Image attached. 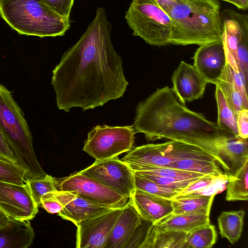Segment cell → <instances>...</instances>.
Returning a JSON list of instances; mask_svg holds the SVG:
<instances>
[{
  "mask_svg": "<svg viewBox=\"0 0 248 248\" xmlns=\"http://www.w3.org/2000/svg\"><path fill=\"white\" fill-rule=\"evenodd\" d=\"M111 29L106 10L98 7L85 32L53 70L51 84L59 109L85 111L123 96L128 82L111 42Z\"/></svg>",
  "mask_w": 248,
  "mask_h": 248,
  "instance_id": "cell-1",
  "label": "cell"
},
{
  "mask_svg": "<svg viewBox=\"0 0 248 248\" xmlns=\"http://www.w3.org/2000/svg\"><path fill=\"white\" fill-rule=\"evenodd\" d=\"M132 126L136 134H144L149 140L166 139L198 146L211 154L220 166L216 144L233 136L187 108L168 86L157 89L138 104Z\"/></svg>",
  "mask_w": 248,
  "mask_h": 248,
  "instance_id": "cell-2",
  "label": "cell"
},
{
  "mask_svg": "<svg viewBox=\"0 0 248 248\" xmlns=\"http://www.w3.org/2000/svg\"><path fill=\"white\" fill-rule=\"evenodd\" d=\"M170 17V45L199 46L222 41L223 25L218 0H155Z\"/></svg>",
  "mask_w": 248,
  "mask_h": 248,
  "instance_id": "cell-3",
  "label": "cell"
},
{
  "mask_svg": "<svg viewBox=\"0 0 248 248\" xmlns=\"http://www.w3.org/2000/svg\"><path fill=\"white\" fill-rule=\"evenodd\" d=\"M0 130L18 165L26 170L27 179L42 178L46 175L36 156L32 135L24 113L11 92L1 84Z\"/></svg>",
  "mask_w": 248,
  "mask_h": 248,
  "instance_id": "cell-4",
  "label": "cell"
},
{
  "mask_svg": "<svg viewBox=\"0 0 248 248\" xmlns=\"http://www.w3.org/2000/svg\"><path fill=\"white\" fill-rule=\"evenodd\" d=\"M0 15L21 34L62 36L70 27L69 18L57 14L43 0H0Z\"/></svg>",
  "mask_w": 248,
  "mask_h": 248,
  "instance_id": "cell-5",
  "label": "cell"
},
{
  "mask_svg": "<svg viewBox=\"0 0 248 248\" xmlns=\"http://www.w3.org/2000/svg\"><path fill=\"white\" fill-rule=\"evenodd\" d=\"M125 18L133 35L147 44L157 46L170 45L171 21L155 0H132Z\"/></svg>",
  "mask_w": 248,
  "mask_h": 248,
  "instance_id": "cell-6",
  "label": "cell"
},
{
  "mask_svg": "<svg viewBox=\"0 0 248 248\" xmlns=\"http://www.w3.org/2000/svg\"><path fill=\"white\" fill-rule=\"evenodd\" d=\"M187 158L216 159L211 154L198 146L172 140L134 147L131 153L132 163L139 167H170L175 162Z\"/></svg>",
  "mask_w": 248,
  "mask_h": 248,
  "instance_id": "cell-7",
  "label": "cell"
},
{
  "mask_svg": "<svg viewBox=\"0 0 248 248\" xmlns=\"http://www.w3.org/2000/svg\"><path fill=\"white\" fill-rule=\"evenodd\" d=\"M135 134L132 125H97L88 133L83 150L96 160L115 157L133 148Z\"/></svg>",
  "mask_w": 248,
  "mask_h": 248,
  "instance_id": "cell-8",
  "label": "cell"
},
{
  "mask_svg": "<svg viewBox=\"0 0 248 248\" xmlns=\"http://www.w3.org/2000/svg\"><path fill=\"white\" fill-rule=\"evenodd\" d=\"M55 180L57 190L74 191L90 201L111 208H123L129 199L80 171L64 178H55Z\"/></svg>",
  "mask_w": 248,
  "mask_h": 248,
  "instance_id": "cell-9",
  "label": "cell"
},
{
  "mask_svg": "<svg viewBox=\"0 0 248 248\" xmlns=\"http://www.w3.org/2000/svg\"><path fill=\"white\" fill-rule=\"evenodd\" d=\"M80 172L129 198L135 190L133 171L118 156L95 160Z\"/></svg>",
  "mask_w": 248,
  "mask_h": 248,
  "instance_id": "cell-10",
  "label": "cell"
},
{
  "mask_svg": "<svg viewBox=\"0 0 248 248\" xmlns=\"http://www.w3.org/2000/svg\"><path fill=\"white\" fill-rule=\"evenodd\" d=\"M123 208L111 209L78 223L76 248H105Z\"/></svg>",
  "mask_w": 248,
  "mask_h": 248,
  "instance_id": "cell-11",
  "label": "cell"
},
{
  "mask_svg": "<svg viewBox=\"0 0 248 248\" xmlns=\"http://www.w3.org/2000/svg\"><path fill=\"white\" fill-rule=\"evenodd\" d=\"M26 184L0 181V209L10 218L32 220L38 212Z\"/></svg>",
  "mask_w": 248,
  "mask_h": 248,
  "instance_id": "cell-12",
  "label": "cell"
},
{
  "mask_svg": "<svg viewBox=\"0 0 248 248\" xmlns=\"http://www.w3.org/2000/svg\"><path fill=\"white\" fill-rule=\"evenodd\" d=\"M193 59V66L207 83L215 84L227 64L222 40L200 46Z\"/></svg>",
  "mask_w": 248,
  "mask_h": 248,
  "instance_id": "cell-13",
  "label": "cell"
},
{
  "mask_svg": "<svg viewBox=\"0 0 248 248\" xmlns=\"http://www.w3.org/2000/svg\"><path fill=\"white\" fill-rule=\"evenodd\" d=\"M171 81V89L183 104L202 97L208 83L193 65L183 61L174 71Z\"/></svg>",
  "mask_w": 248,
  "mask_h": 248,
  "instance_id": "cell-14",
  "label": "cell"
},
{
  "mask_svg": "<svg viewBox=\"0 0 248 248\" xmlns=\"http://www.w3.org/2000/svg\"><path fill=\"white\" fill-rule=\"evenodd\" d=\"M53 193L63 206L58 215L76 226L83 220L113 209L90 201L74 191L57 190Z\"/></svg>",
  "mask_w": 248,
  "mask_h": 248,
  "instance_id": "cell-15",
  "label": "cell"
},
{
  "mask_svg": "<svg viewBox=\"0 0 248 248\" xmlns=\"http://www.w3.org/2000/svg\"><path fill=\"white\" fill-rule=\"evenodd\" d=\"M216 148L221 167L229 176L235 175L248 161V139L228 136L218 141Z\"/></svg>",
  "mask_w": 248,
  "mask_h": 248,
  "instance_id": "cell-16",
  "label": "cell"
},
{
  "mask_svg": "<svg viewBox=\"0 0 248 248\" xmlns=\"http://www.w3.org/2000/svg\"><path fill=\"white\" fill-rule=\"evenodd\" d=\"M142 220L155 224L172 215L170 199L135 189L129 198Z\"/></svg>",
  "mask_w": 248,
  "mask_h": 248,
  "instance_id": "cell-17",
  "label": "cell"
},
{
  "mask_svg": "<svg viewBox=\"0 0 248 248\" xmlns=\"http://www.w3.org/2000/svg\"><path fill=\"white\" fill-rule=\"evenodd\" d=\"M141 222V217L129 198L111 232L105 248H125Z\"/></svg>",
  "mask_w": 248,
  "mask_h": 248,
  "instance_id": "cell-18",
  "label": "cell"
},
{
  "mask_svg": "<svg viewBox=\"0 0 248 248\" xmlns=\"http://www.w3.org/2000/svg\"><path fill=\"white\" fill-rule=\"evenodd\" d=\"M34 236L30 220L10 219L0 229V248H28Z\"/></svg>",
  "mask_w": 248,
  "mask_h": 248,
  "instance_id": "cell-19",
  "label": "cell"
},
{
  "mask_svg": "<svg viewBox=\"0 0 248 248\" xmlns=\"http://www.w3.org/2000/svg\"><path fill=\"white\" fill-rule=\"evenodd\" d=\"M209 210H202L178 215H171L155 224L153 226L157 231H176L188 233L210 223Z\"/></svg>",
  "mask_w": 248,
  "mask_h": 248,
  "instance_id": "cell-20",
  "label": "cell"
},
{
  "mask_svg": "<svg viewBox=\"0 0 248 248\" xmlns=\"http://www.w3.org/2000/svg\"><path fill=\"white\" fill-rule=\"evenodd\" d=\"M187 234L182 231H157L152 224L143 248H187Z\"/></svg>",
  "mask_w": 248,
  "mask_h": 248,
  "instance_id": "cell-21",
  "label": "cell"
},
{
  "mask_svg": "<svg viewBox=\"0 0 248 248\" xmlns=\"http://www.w3.org/2000/svg\"><path fill=\"white\" fill-rule=\"evenodd\" d=\"M245 212L243 210L224 211L218 217V226L222 238L227 239L232 244L241 236Z\"/></svg>",
  "mask_w": 248,
  "mask_h": 248,
  "instance_id": "cell-22",
  "label": "cell"
},
{
  "mask_svg": "<svg viewBox=\"0 0 248 248\" xmlns=\"http://www.w3.org/2000/svg\"><path fill=\"white\" fill-rule=\"evenodd\" d=\"M216 84L220 87L228 104L237 115L242 109H248V107L246 105L234 83L227 63L222 74L215 85Z\"/></svg>",
  "mask_w": 248,
  "mask_h": 248,
  "instance_id": "cell-23",
  "label": "cell"
},
{
  "mask_svg": "<svg viewBox=\"0 0 248 248\" xmlns=\"http://www.w3.org/2000/svg\"><path fill=\"white\" fill-rule=\"evenodd\" d=\"M215 98L217 108V124L220 129L235 137L238 136L237 115L228 104L220 87L216 84Z\"/></svg>",
  "mask_w": 248,
  "mask_h": 248,
  "instance_id": "cell-24",
  "label": "cell"
},
{
  "mask_svg": "<svg viewBox=\"0 0 248 248\" xmlns=\"http://www.w3.org/2000/svg\"><path fill=\"white\" fill-rule=\"evenodd\" d=\"M220 165L213 158H187L180 159L170 167L200 173L205 175H217L222 173Z\"/></svg>",
  "mask_w": 248,
  "mask_h": 248,
  "instance_id": "cell-25",
  "label": "cell"
},
{
  "mask_svg": "<svg viewBox=\"0 0 248 248\" xmlns=\"http://www.w3.org/2000/svg\"><path fill=\"white\" fill-rule=\"evenodd\" d=\"M248 161L235 175L229 176L226 200L229 202L247 201L248 199Z\"/></svg>",
  "mask_w": 248,
  "mask_h": 248,
  "instance_id": "cell-26",
  "label": "cell"
},
{
  "mask_svg": "<svg viewBox=\"0 0 248 248\" xmlns=\"http://www.w3.org/2000/svg\"><path fill=\"white\" fill-rule=\"evenodd\" d=\"M215 196H194L171 200L173 209L172 215L202 210L210 211Z\"/></svg>",
  "mask_w": 248,
  "mask_h": 248,
  "instance_id": "cell-27",
  "label": "cell"
},
{
  "mask_svg": "<svg viewBox=\"0 0 248 248\" xmlns=\"http://www.w3.org/2000/svg\"><path fill=\"white\" fill-rule=\"evenodd\" d=\"M217 239L215 226L209 223L187 233V248H211Z\"/></svg>",
  "mask_w": 248,
  "mask_h": 248,
  "instance_id": "cell-28",
  "label": "cell"
},
{
  "mask_svg": "<svg viewBox=\"0 0 248 248\" xmlns=\"http://www.w3.org/2000/svg\"><path fill=\"white\" fill-rule=\"evenodd\" d=\"M131 169L133 171H144L181 181L197 180L206 175L205 174L195 172L158 166H144L134 168Z\"/></svg>",
  "mask_w": 248,
  "mask_h": 248,
  "instance_id": "cell-29",
  "label": "cell"
},
{
  "mask_svg": "<svg viewBox=\"0 0 248 248\" xmlns=\"http://www.w3.org/2000/svg\"><path fill=\"white\" fill-rule=\"evenodd\" d=\"M31 195L38 206L42 197L45 194L57 190L55 178L46 174L42 178L27 179L26 182Z\"/></svg>",
  "mask_w": 248,
  "mask_h": 248,
  "instance_id": "cell-30",
  "label": "cell"
},
{
  "mask_svg": "<svg viewBox=\"0 0 248 248\" xmlns=\"http://www.w3.org/2000/svg\"><path fill=\"white\" fill-rule=\"evenodd\" d=\"M27 179L26 171L22 167L0 156V181L24 185Z\"/></svg>",
  "mask_w": 248,
  "mask_h": 248,
  "instance_id": "cell-31",
  "label": "cell"
},
{
  "mask_svg": "<svg viewBox=\"0 0 248 248\" xmlns=\"http://www.w3.org/2000/svg\"><path fill=\"white\" fill-rule=\"evenodd\" d=\"M135 189L147 193L163 198L171 199L178 194V192L160 185L144 176L134 172Z\"/></svg>",
  "mask_w": 248,
  "mask_h": 248,
  "instance_id": "cell-32",
  "label": "cell"
},
{
  "mask_svg": "<svg viewBox=\"0 0 248 248\" xmlns=\"http://www.w3.org/2000/svg\"><path fill=\"white\" fill-rule=\"evenodd\" d=\"M229 176L224 172L214 177L212 181L203 188L185 195L174 196L170 200L194 196H215L226 189Z\"/></svg>",
  "mask_w": 248,
  "mask_h": 248,
  "instance_id": "cell-33",
  "label": "cell"
},
{
  "mask_svg": "<svg viewBox=\"0 0 248 248\" xmlns=\"http://www.w3.org/2000/svg\"><path fill=\"white\" fill-rule=\"evenodd\" d=\"M133 172L149 179L160 185L170 188L177 192L178 193L185 189L189 184L196 180H192L181 181L144 171H138Z\"/></svg>",
  "mask_w": 248,
  "mask_h": 248,
  "instance_id": "cell-34",
  "label": "cell"
},
{
  "mask_svg": "<svg viewBox=\"0 0 248 248\" xmlns=\"http://www.w3.org/2000/svg\"><path fill=\"white\" fill-rule=\"evenodd\" d=\"M237 59L239 67L247 80L248 79V34L245 35L239 43Z\"/></svg>",
  "mask_w": 248,
  "mask_h": 248,
  "instance_id": "cell-35",
  "label": "cell"
},
{
  "mask_svg": "<svg viewBox=\"0 0 248 248\" xmlns=\"http://www.w3.org/2000/svg\"><path fill=\"white\" fill-rule=\"evenodd\" d=\"M51 9L62 16L69 18L74 0H43Z\"/></svg>",
  "mask_w": 248,
  "mask_h": 248,
  "instance_id": "cell-36",
  "label": "cell"
},
{
  "mask_svg": "<svg viewBox=\"0 0 248 248\" xmlns=\"http://www.w3.org/2000/svg\"><path fill=\"white\" fill-rule=\"evenodd\" d=\"M40 205L50 214H58L63 208L62 204L55 196L53 192L48 193L42 197Z\"/></svg>",
  "mask_w": 248,
  "mask_h": 248,
  "instance_id": "cell-37",
  "label": "cell"
},
{
  "mask_svg": "<svg viewBox=\"0 0 248 248\" xmlns=\"http://www.w3.org/2000/svg\"><path fill=\"white\" fill-rule=\"evenodd\" d=\"M215 176L216 175L212 174L206 175L199 178L189 184L185 189L179 192L175 196L185 195L203 188L212 181Z\"/></svg>",
  "mask_w": 248,
  "mask_h": 248,
  "instance_id": "cell-38",
  "label": "cell"
},
{
  "mask_svg": "<svg viewBox=\"0 0 248 248\" xmlns=\"http://www.w3.org/2000/svg\"><path fill=\"white\" fill-rule=\"evenodd\" d=\"M237 125L238 136L244 139L248 138V109L240 110L237 114Z\"/></svg>",
  "mask_w": 248,
  "mask_h": 248,
  "instance_id": "cell-39",
  "label": "cell"
},
{
  "mask_svg": "<svg viewBox=\"0 0 248 248\" xmlns=\"http://www.w3.org/2000/svg\"><path fill=\"white\" fill-rule=\"evenodd\" d=\"M0 156L17 164L16 157L0 130Z\"/></svg>",
  "mask_w": 248,
  "mask_h": 248,
  "instance_id": "cell-40",
  "label": "cell"
},
{
  "mask_svg": "<svg viewBox=\"0 0 248 248\" xmlns=\"http://www.w3.org/2000/svg\"><path fill=\"white\" fill-rule=\"evenodd\" d=\"M227 2L234 5L239 9L246 10L247 9L239 0H220Z\"/></svg>",
  "mask_w": 248,
  "mask_h": 248,
  "instance_id": "cell-41",
  "label": "cell"
},
{
  "mask_svg": "<svg viewBox=\"0 0 248 248\" xmlns=\"http://www.w3.org/2000/svg\"><path fill=\"white\" fill-rule=\"evenodd\" d=\"M10 218L0 209V229L5 226Z\"/></svg>",
  "mask_w": 248,
  "mask_h": 248,
  "instance_id": "cell-42",
  "label": "cell"
},
{
  "mask_svg": "<svg viewBox=\"0 0 248 248\" xmlns=\"http://www.w3.org/2000/svg\"><path fill=\"white\" fill-rule=\"evenodd\" d=\"M242 4L244 6L246 9L248 7V0H239Z\"/></svg>",
  "mask_w": 248,
  "mask_h": 248,
  "instance_id": "cell-43",
  "label": "cell"
}]
</instances>
